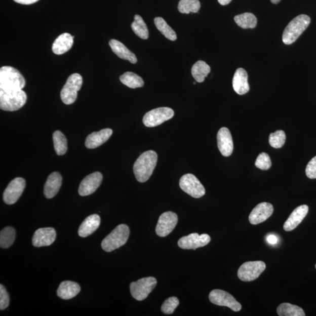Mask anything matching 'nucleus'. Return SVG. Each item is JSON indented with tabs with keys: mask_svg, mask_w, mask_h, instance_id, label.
<instances>
[{
	"mask_svg": "<svg viewBox=\"0 0 316 316\" xmlns=\"http://www.w3.org/2000/svg\"><path fill=\"white\" fill-rule=\"evenodd\" d=\"M27 100L22 90L4 91L0 90V108L2 110L14 111L23 107Z\"/></svg>",
	"mask_w": 316,
	"mask_h": 316,
	"instance_id": "obj_5",
	"label": "nucleus"
},
{
	"mask_svg": "<svg viewBox=\"0 0 316 316\" xmlns=\"http://www.w3.org/2000/svg\"><path fill=\"white\" fill-rule=\"evenodd\" d=\"M211 68L209 65L205 62L202 61H198L191 68V74L198 83H202L205 81V78L210 72Z\"/></svg>",
	"mask_w": 316,
	"mask_h": 316,
	"instance_id": "obj_27",
	"label": "nucleus"
},
{
	"mask_svg": "<svg viewBox=\"0 0 316 316\" xmlns=\"http://www.w3.org/2000/svg\"><path fill=\"white\" fill-rule=\"evenodd\" d=\"M10 297L6 288L3 285H0V310H4L9 307Z\"/></svg>",
	"mask_w": 316,
	"mask_h": 316,
	"instance_id": "obj_39",
	"label": "nucleus"
},
{
	"mask_svg": "<svg viewBox=\"0 0 316 316\" xmlns=\"http://www.w3.org/2000/svg\"><path fill=\"white\" fill-rule=\"evenodd\" d=\"M277 313L280 316H305L302 308L288 303L280 304L277 308Z\"/></svg>",
	"mask_w": 316,
	"mask_h": 316,
	"instance_id": "obj_29",
	"label": "nucleus"
},
{
	"mask_svg": "<svg viewBox=\"0 0 316 316\" xmlns=\"http://www.w3.org/2000/svg\"><path fill=\"white\" fill-rule=\"evenodd\" d=\"M201 7L199 0H180L178 10L182 14L196 13L201 9Z\"/></svg>",
	"mask_w": 316,
	"mask_h": 316,
	"instance_id": "obj_35",
	"label": "nucleus"
},
{
	"mask_svg": "<svg viewBox=\"0 0 316 316\" xmlns=\"http://www.w3.org/2000/svg\"><path fill=\"white\" fill-rule=\"evenodd\" d=\"M248 77L246 70L239 68L236 70L232 79V86L234 91L240 95H245L249 92L250 86Z\"/></svg>",
	"mask_w": 316,
	"mask_h": 316,
	"instance_id": "obj_22",
	"label": "nucleus"
},
{
	"mask_svg": "<svg viewBox=\"0 0 316 316\" xmlns=\"http://www.w3.org/2000/svg\"><path fill=\"white\" fill-rule=\"evenodd\" d=\"M266 269L265 262L261 261L246 262L240 267L238 276L244 282L257 280Z\"/></svg>",
	"mask_w": 316,
	"mask_h": 316,
	"instance_id": "obj_8",
	"label": "nucleus"
},
{
	"mask_svg": "<svg viewBox=\"0 0 316 316\" xmlns=\"http://www.w3.org/2000/svg\"><path fill=\"white\" fill-rule=\"evenodd\" d=\"M62 182V178L58 172H53L48 176L44 186V195L47 199H52L59 192Z\"/></svg>",
	"mask_w": 316,
	"mask_h": 316,
	"instance_id": "obj_21",
	"label": "nucleus"
},
{
	"mask_svg": "<svg viewBox=\"0 0 316 316\" xmlns=\"http://www.w3.org/2000/svg\"><path fill=\"white\" fill-rule=\"evenodd\" d=\"M256 167L263 171L268 170L271 167L272 163L268 154L262 152L259 154L255 163Z\"/></svg>",
	"mask_w": 316,
	"mask_h": 316,
	"instance_id": "obj_38",
	"label": "nucleus"
},
{
	"mask_svg": "<svg viewBox=\"0 0 316 316\" xmlns=\"http://www.w3.org/2000/svg\"><path fill=\"white\" fill-rule=\"evenodd\" d=\"M25 80L17 69L11 66H3L0 69V90L13 91L25 87Z\"/></svg>",
	"mask_w": 316,
	"mask_h": 316,
	"instance_id": "obj_2",
	"label": "nucleus"
},
{
	"mask_svg": "<svg viewBox=\"0 0 316 316\" xmlns=\"http://www.w3.org/2000/svg\"><path fill=\"white\" fill-rule=\"evenodd\" d=\"M315 268H316V264H315Z\"/></svg>",
	"mask_w": 316,
	"mask_h": 316,
	"instance_id": "obj_45",
	"label": "nucleus"
},
{
	"mask_svg": "<svg viewBox=\"0 0 316 316\" xmlns=\"http://www.w3.org/2000/svg\"><path fill=\"white\" fill-rule=\"evenodd\" d=\"M112 134V130L110 129L101 130L99 132L89 135L86 138L85 145L89 149H94L99 147L104 143L107 141Z\"/></svg>",
	"mask_w": 316,
	"mask_h": 316,
	"instance_id": "obj_20",
	"label": "nucleus"
},
{
	"mask_svg": "<svg viewBox=\"0 0 316 316\" xmlns=\"http://www.w3.org/2000/svg\"><path fill=\"white\" fill-rule=\"evenodd\" d=\"M157 281L155 278L147 277L130 284V292L132 296L138 301L145 300L149 293L155 288Z\"/></svg>",
	"mask_w": 316,
	"mask_h": 316,
	"instance_id": "obj_7",
	"label": "nucleus"
},
{
	"mask_svg": "<svg viewBox=\"0 0 316 316\" xmlns=\"http://www.w3.org/2000/svg\"><path fill=\"white\" fill-rule=\"evenodd\" d=\"M14 1L21 5H30L38 2L39 0H14Z\"/></svg>",
	"mask_w": 316,
	"mask_h": 316,
	"instance_id": "obj_41",
	"label": "nucleus"
},
{
	"mask_svg": "<svg viewBox=\"0 0 316 316\" xmlns=\"http://www.w3.org/2000/svg\"><path fill=\"white\" fill-rule=\"evenodd\" d=\"M74 37L68 33L59 35L53 44V52L56 55H62L69 51L73 46Z\"/></svg>",
	"mask_w": 316,
	"mask_h": 316,
	"instance_id": "obj_24",
	"label": "nucleus"
},
{
	"mask_svg": "<svg viewBox=\"0 0 316 316\" xmlns=\"http://www.w3.org/2000/svg\"><path fill=\"white\" fill-rule=\"evenodd\" d=\"M306 174L308 178L316 179V156L308 163L306 168Z\"/></svg>",
	"mask_w": 316,
	"mask_h": 316,
	"instance_id": "obj_40",
	"label": "nucleus"
},
{
	"mask_svg": "<svg viewBox=\"0 0 316 316\" xmlns=\"http://www.w3.org/2000/svg\"><path fill=\"white\" fill-rule=\"evenodd\" d=\"M16 232L12 227H7L0 232V246L8 248L13 245L16 239Z\"/></svg>",
	"mask_w": 316,
	"mask_h": 316,
	"instance_id": "obj_32",
	"label": "nucleus"
},
{
	"mask_svg": "<svg viewBox=\"0 0 316 316\" xmlns=\"http://www.w3.org/2000/svg\"><path fill=\"white\" fill-rule=\"evenodd\" d=\"M103 180L100 172H96L86 177L78 188V193L82 196L92 194L99 188Z\"/></svg>",
	"mask_w": 316,
	"mask_h": 316,
	"instance_id": "obj_15",
	"label": "nucleus"
},
{
	"mask_svg": "<svg viewBox=\"0 0 316 316\" xmlns=\"http://www.w3.org/2000/svg\"><path fill=\"white\" fill-rule=\"evenodd\" d=\"M232 0H218V2L222 6H225L228 5V4L230 3Z\"/></svg>",
	"mask_w": 316,
	"mask_h": 316,
	"instance_id": "obj_43",
	"label": "nucleus"
},
{
	"mask_svg": "<svg viewBox=\"0 0 316 316\" xmlns=\"http://www.w3.org/2000/svg\"><path fill=\"white\" fill-rule=\"evenodd\" d=\"M130 228L126 224H120L101 243L103 250L107 253L125 245L130 236Z\"/></svg>",
	"mask_w": 316,
	"mask_h": 316,
	"instance_id": "obj_4",
	"label": "nucleus"
},
{
	"mask_svg": "<svg viewBox=\"0 0 316 316\" xmlns=\"http://www.w3.org/2000/svg\"><path fill=\"white\" fill-rule=\"evenodd\" d=\"M56 232L54 228H41L35 232L32 238L33 246L35 247L50 246L54 243Z\"/></svg>",
	"mask_w": 316,
	"mask_h": 316,
	"instance_id": "obj_17",
	"label": "nucleus"
},
{
	"mask_svg": "<svg viewBox=\"0 0 316 316\" xmlns=\"http://www.w3.org/2000/svg\"><path fill=\"white\" fill-rule=\"evenodd\" d=\"M157 153L150 150L141 154L134 165V173L139 182L144 183L150 178L156 167Z\"/></svg>",
	"mask_w": 316,
	"mask_h": 316,
	"instance_id": "obj_1",
	"label": "nucleus"
},
{
	"mask_svg": "<svg viewBox=\"0 0 316 316\" xmlns=\"http://www.w3.org/2000/svg\"><path fill=\"white\" fill-rule=\"evenodd\" d=\"M54 148L58 155H63L65 154L67 150V142L66 138L62 132L56 131L53 134Z\"/></svg>",
	"mask_w": 316,
	"mask_h": 316,
	"instance_id": "obj_34",
	"label": "nucleus"
},
{
	"mask_svg": "<svg viewBox=\"0 0 316 316\" xmlns=\"http://www.w3.org/2000/svg\"><path fill=\"white\" fill-rule=\"evenodd\" d=\"M273 212V207L270 203L263 202L259 203L252 210L249 216L250 223L257 225L263 223L270 216Z\"/></svg>",
	"mask_w": 316,
	"mask_h": 316,
	"instance_id": "obj_16",
	"label": "nucleus"
},
{
	"mask_svg": "<svg viewBox=\"0 0 316 316\" xmlns=\"http://www.w3.org/2000/svg\"><path fill=\"white\" fill-rule=\"evenodd\" d=\"M178 221V217L174 212H167L161 214L156 227L158 236L165 237L174 230Z\"/></svg>",
	"mask_w": 316,
	"mask_h": 316,
	"instance_id": "obj_13",
	"label": "nucleus"
},
{
	"mask_svg": "<svg viewBox=\"0 0 316 316\" xmlns=\"http://www.w3.org/2000/svg\"><path fill=\"white\" fill-rule=\"evenodd\" d=\"M100 217L97 214L90 215L83 222L78 228V235L85 238L96 231L100 224Z\"/></svg>",
	"mask_w": 316,
	"mask_h": 316,
	"instance_id": "obj_23",
	"label": "nucleus"
},
{
	"mask_svg": "<svg viewBox=\"0 0 316 316\" xmlns=\"http://www.w3.org/2000/svg\"><path fill=\"white\" fill-rule=\"evenodd\" d=\"M174 111L169 107H160L150 111L143 118V123L147 127H154L173 118Z\"/></svg>",
	"mask_w": 316,
	"mask_h": 316,
	"instance_id": "obj_9",
	"label": "nucleus"
},
{
	"mask_svg": "<svg viewBox=\"0 0 316 316\" xmlns=\"http://www.w3.org/2000/svg\"><path fill=\"white\" fill-rule=\"evenodd\" d=\"M236 24L243 29L254 28L257 24V19L253 14L246 13L234 17Z\"/></svg>",
	"mask_w": 316,
	"mask_h": 316,
	"instance_id": "obj_31",
	"label": "nucleus"
},
{
	"mask_svg": "<svg viewBox=\"0 0 316 316\" xmlns=\"http://www.w3.org/2000/svg\"><path fill=\"white\" fill-rule=\"evenodd\" d=\"M210 241L211 238L208 234L199 235L198 233H192L182 237L179 240L178 246L184 250H196L198 248L208 245Z\"/></svg>",
	"mask_w": 316,
	"mask_h": 316,
	"instance_id": "obj_14",
	"label": "nucleus"
},
{
	"mask_svg": "<svg viewBox=\"0 0 316 316\" xmlns=\"http://www.w3.org/2000/svg\"><path fill=\"white\" fill-rule=\"evenodd\" d=\"M266 241L269 244L274 245L278 243V238L276 236L270 234L267 236Z\"/></svg>",
	"mask_w": 316,
	"mask_h": 316,
	"instance_id": "obj_42",
	"label": "nucleus"
},
{
	"mask_svg": "<svg viewBox=\"0 0 316 316\" xmlns=\"http://www.w3.org/2000/svg\"><path fill=\"white\" fill-rule=\"evenodd\" d=\"M81 290L80 285L76 282L64 281L59 285L57 295L63 300H69L77 295Z\"/></svg>",
	"mask_w": 316,
	"mask_h": 316,
	"instance_id": "obj_26",
	"label": "nucleus"
},
{
	"mask_svg": "<svg viewBox=\"0 0 316 316\" xmlns=\"http://www.w3.org/2000/svg\"><path fill=\"white\" fill-rule=\"evenodd\" d=\"M122 84L131 89L142 88L144 85V82L138 75L131 71H128L120 77Z\"/></svg>",
	"mask_w": 316,
	"mask_h": 316,
	"instance_id": "obj_28",
	"label": "nucleus"
},
{
	"mask_svg": "<svg viewBox=\"0 0 316 316\" xmlns=\"http://www.w3.org/2000/svg\"><path fill=\"white\" fill-rule=\"evenodd\" d=\"M131 28L134 32L140 38L147 40L149 37V31L145 22L140 16L135 15L134 21L131 24Z\"/></svg>",
	"mask_w": 316,
	"mask_h": 316,
	"instance_id": "obj_30",
	"label": "nucleus"
},
{
	"mask_svg": "<svg viewBox=\"0 0 316 316\" xmlns=\"http://www.w3.org/2000/svg\"><path fill=\"white\" fill-rule=\"evenodd\" d=\"M286 141V134L282 130H278L275 133L270 134L269 142L270 146L274 148H281L284 146Z\"/></svg>",
	"mask_w": 316,
	"mask_h": 316,
	"instance_id": "obj_36",
	"label": "nucleus"
},
{
	"mask_svg": "<svg viewBox=\"0 0 316 316\" xmlns=\"http://www.w3.org/2000/svg\"><path fill=\"white\" fill-rule=\"evenodd\" d=\"M154 23L156 28L167 37V39L174 41L177 40L176 32L169 26L164 19L161 17H156L154 20Z\"/></svg>",
	"mask_w": 316,
	"mask_h": 316,
	"instance_id": "obj_33",
	"label": "nucleus"
},
{
	"mask_svg": "<svg viewBox=\"0 0 316 316\" xmlns=\"http://www.w3.org/2000/svg\"><path fill=\"white\" fill-rule=\"evenodd\" d=\"M109 45H110L112 52L120 58L127 60V61H129L133 64L137 62L136 56L120 41L111 40L109 42Z\"/></svg>",
	"mask_w": 316,
	"mask_h": 316,
	"instance_id": "obj_25",
	"label": "nucleus"
},
{
	"mask_svg": "<svg viewBox=\"0 0 316 316\" xmlns=\"http://www.w3.org/2000/svg\"><path fill=\"white\" fill-rule=\"evenodd\" d=\"M25 187V180L17 178L11 181L3 194V200L7 205H13L20 198Z\"/></svg>",
	"mask_w": 316,
	"mask_h": 316,
	"instance_id": "obj_12",
	"label": "nucleus"
},
{
	"mask_svg": "<svg viewBox=\"0 0 316 316\" xmlns=\"http://www.w3.org/2000/svg\"><path fill=\"white\" fill-rule=\"evenodd\" d=\"M83 78L80 74H71L61 92V98L63 103L73 104L77 99V92L82 88Z\"/></svg>",
	"mask_w": 316,
	"mask_h": 316,
	"instance_id": "obj_6",
	"label": "nucleus"
},
{
	"mask_svg": "<svg viewBox=\"0 0 316 316\" xmlns=\"http://www.w3.org/2000/svg\"><path fill=\"white\" fill-rule=\"evenodd\" d=\"M272 3L274 4V5H277V4L281 2V0H270Z\"/></svg>",
	"mask_w": 316,
	"mask_h": 316,
	"instance_id": "obj_44",
	"label": "nucleus"
},
{
	"mask_svg": "<svg viewBox=\"0 0 316 316\" xmlns=\"http://www.w3.org/2000/svg\"><path fill=\"white\" fill-rule=\"evenodd\" d=\"M179 186L184 192L194 198H201L206 193L204 186L196 177L192 174H188L181 177Z\"/></svg>",
	"mask_w": 316,
	"mask_h": 316,
	"instance_id": "obj_10",
	"label": "nucleus"
},
{
	"mask_svg": "<svg viewBox=\"0 0 316 316\" xmlns=\"http://www.w3.org/2000/svg\"><path fill=\"white\" fill-rule=\"evenodd\" d=\"M308 212V207L307 205L300 206L293 210L284 225L285 230L291 231L298 227L305 218Z\"/></svg>",
	"mask_w": 316,
	"mask_h": 316,
	"instance_id": "obj_19",
	"label": "nucleus"
},
{
	"mask_svg": "<svg viewBox=\"0 0 316 316\" xmlns=\"http://www.w3.org/2000/svg\"><path fill=\"white\" fill-rule=\"evenodd\" d=\"M217 146L220 152L224 156H230L234 149L230 131L226 127L220 129L217 133Z\"/></svg>",
	"mask_w": 316,
	"mask_h": 316,
	"instance_id": "obj_18",
	"label": "nucleus"
},
{
	"mask_svg": "<svg viewBox=\"0 0 316 316\" xmlns=\"http://www.w3.org/2000/svg\"><path fill=\"white\" fill-rule=\"evenodd\" d=\"M209 300L212 303L220 306H227L234 311H239L242 306L229 293L220 289L213 290L210 293Z\"/></svg>",
	"mask_w": 316,
	"mask_h": 316,
	"instance_id": "obj_11",
	"label": "nucleus"
},
{
	"mask_svg": "<svg viewBox=\"0 0 316 316\" xmlns=\"http://www.w3.org/2000/svg\"><path fill=\"white\" fill-rule=\"evenodd\" d=\"M310 23V18L306 15H300L289 22L284 30L282 41L286 45L294 43Z\"/></svg>",
	"mask_w": 316,
	"mask_h": 316,
	"instance_id": "obj_3",
	"label": "nucleus"
},
{
	"mask_svg": "<svg viewBox=\"0 0 316 316\" xmlns=\"http://www.w3.org/2000/svg\"><path fill=\"white\" fill-rule=\"evenodd\" d=\"M179 301L176 297H171L165 301L161 307V310L165 314H171L174 313L178 306Z\"/></svg>",
	"mask_w": 316,
	"mask_h": 316,
	"instance_id": "obj_37",
	"label": "nucleus"
}]
</instances>
